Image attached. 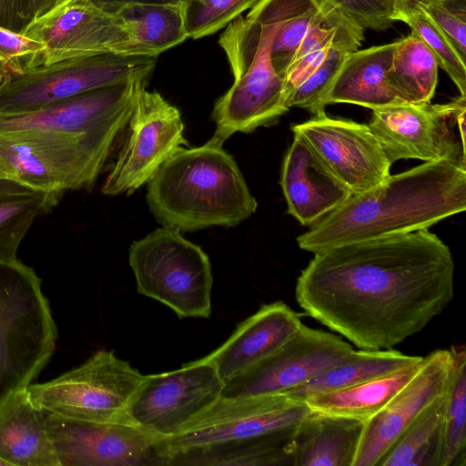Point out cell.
<instances>
[{"label":"cell","instance_id":"6da1fadb","mask_svg":"<svg viewBox=\"0 0 466 466\" xmlns=\"http://www.w3.org/2000/svg\"><path fill=\"white\" fill-rule=\"evenodd\" d=\"M454 261L428 228L314 254L296 283L304 312L360 350H390L451 302Z\"/></svg>","mask_w":466,"mask_h":466},{"label":"cell","instance_id":"7a4b0ae2","mask_svg":"<svg viewBox=\"0 0 466 466\" xmlns=\"http://www.w3.org/2000/svg\"><path fill=\"white\" fill-rule=\"evenodd\" d=\"M466 209V163L427 161L351 195L298 237L313 254L366 239L410 233Z\"/></svg>","mask_w":466,"mask_h":466},{"label":"cell","instance_id":"3957f363","mask_svg":"<svg viewBox=\"0 0 466 466\" xmlns=\"http://www.w3.org/2000/svg\"><path fill=\"white\" fill-rule=\"evenodd\" d=\"M223 143L181 148L147 182V203L163 225L179 232L234 227L253 215L258 202Z\"/></svg>","mask_w":466,"mask_h":466},{"label":"cell","instance_id":"277c9868","mask_svg":"<svg viewBox=\"0 0 466 466\" xmlns=\"http://www.w3.org/2000/svg\"><path fill=\"white\" fill-rule=\"evenodd\" d=\"M278 22L261 0L246 16L232 20L219 37L234 82L215 103L213 137L224 143L237 132L250 133L275 123L289 111L283 78L271 60Z\"/></svg>","mask_w":466,"mask_h":466},{"label":"cell","instance_id":"5b68a950","mask_svg":"<svg viewBox=\"0 0 466 466\" xmlns=\"http://www.w3.org/2000/svg\"><path fill=\"white\" fill-rule=\"evenodd\" d=\"M56 339L41 279L18 259L0 260V407L32 384Z\"/></svg>","mask_w":466,"mask_h":466},{"label":"cell","instance_id":"8992f818","mask_svg":"<svg viewBox=\"0 0 466 466\" xmlns=\"http://www.w3.org/2000/svg\"><path fill=\"white\" fill-rule=\"evenodd\" d=\"M149 77L98 88L15 114H0V136L47 135L75 138L108 159L122 138Z\"/></svg>","mask_w":466,"mask_h":466},{"label":"cell","instance_id":"52a82bcc","mask_svg":"<svg viewBox=\"0 0 466 466\" xmlns=\"http://www.w3.org/2000/svg\"><path fill=\"white\" fill-rule=\"evenodd\" d=\"M139 294L171 309L178 318H208L213 276L208 256L178 230L163 227L128 249Z\"/></svg>","mask_w":466,"mask_h":466},{"label":"cell","instance_id":"ba28073f","mask_svg":"<svg viewBox=\"0 0 466 466\" xmlns=\"http://www.w3.org/2000/svg\"><path fill=\"white\" fill-rule=\"evenodd\" d=\"M142 375L114 351L100 350L79 366L26 390L43 412L63 418L131 424L129 405L143 382Z\"/></svg>","mask_w":466,"mask_h":466},{"label":"cell","instance_id":"9c48e42d","mask_svg":"<svg viewBox=\"0 0 466 466\" xmlns=\"http://www.w3.org/2000/svg\"><path fill=\"white\" fill-rule=\"evenodd\" d=\"M156 56L102 54L43 65L0 82V114L31 111L80 94L149 77Z\"/></svg>","mask_w":466,"mask_h":466},{"label":"cell","instance_id":"30bf717a","mask_svg":"<svg viewBox=\"0 0 466 466\" xmlns=\"http://www.w3.org/2000/svg\"><path fill=\"white\" fill-rule=\"evenodd\" d=\"M180 111L158 92L140 93L130 116L116 159L102 186L106 196L130 195L187 146Z\"/></svg>","mask_w":466,"mask_h":466},{"label":"cell","instance_id":"8fae6325","mask_svg":"<svg viewBox=\"0 0 466 466\" xmlns=\"http://www.w3.org/2000/svg\"><path fill=\"white\" fill-rule=\"evenodd\" d=\"M224 387L216 368L202 358L178 370L146 375L127 416L131 424L167 439L211 408Z\"/></svg>","mask_w":466,"mask_h":466},{"label":"cell","instance_id":"7c38bea8","mask_svg":"<svg viewBox=\"0 0 466 466\" xmlns=\"http://www.w3.org/2000/svg\"><path fill=\"white\" fill-rule=\"evenodd\" d=\"M60 466L167 465L162 439L133 424L93 422L44 412Z\"/></svg>","mask_w":466,"mask_h":466},{"label":"cell","instance_id":"4fadbf2b","mask_svg":"<svg viewBox=\"0 0 466 466\" xmlns=\"http://www.w3.org/2000/svg\"><path fill=\"white\" fill-rule=\"evenodd\" d=\"M0 157L19 183L61 194L92 190L107 162L75 138L35 134L0 136Z\"/></svg>","mask_w":466,"mask_h":466},{"label":"cell","instance_id":"5bb4252c","mask_svg":"<svg viewBox=\"0 0 466 466\" xmlns=\"http://www.w3.org/2000/svg\"><path fill=\"white\" fill-rule=\"evenodd\" d=\"M23 35L45 46V65L102 54L146 56L119 18L94 0H62L35 17Z\"/></svg>","mask_w":466,"mask_h":466},{"label":"cell","instance_id":"9a60e30c","mask_svg":"<svg viewBox=\"0 0 466 466\" xmlns=\"http://www.w3.org/2000/svg\"><path fill=\"white\" fill-rule=\"evenodd\" d=\"M311 410L282 394L220 398L178 434L163 439L171 453L207 445L250 441L295 427Z\"/></svg>","mask_w":466,"mask_h":466},{"label":"cell","instance_id":"2e32d148","mask_svg":"<svg viewBox=\"0 0 466 466\" xmlns=\"http://www.w3.org/2000/svg\"><path fill=\"white\" fill-rule=\"evenodd\" d=\"M353 351L340 337L302 324L279 349L228 382L221 397L283 393L346 360Z\"/></svg>","mask_w":466,"mask_h":466},{"label":"cell","instance_id":"e0dca14e","mask_svg":"<svg viewBox=\"0 0 466 466\" xmlns=\"http://www.w3.org/2000/svg\"><path fill=\"white\" fill-rule=\"evenodd\" d=\"M456 98L447 104L399 102L372 110L368 124L389 162L454 159L466 163V152L452 126Z\"/></svg>","mask_w":466,"mask_h":466},{"label":"cell","instance_id":"ac0fdd59","mask_svg":"<svg viewBox=\"0 0 466 466\" xmlns=\"http://www.w3.org/2000/svg\"><path fill=\"white\" fill-rule=\"evenodd\" d=\"M335 177L357 195L384 182L390 163L368 125L328 116L324 110L291 126Z\"/></svg>","mask_w":466,"mask_h":466},{"label":"cell","instance_id":"d6986e66","mask_svg":"<svg viewBox=\"0 0 466 466\" xmlns=\"http://www.w3.org/2000/svg\"><path fill=\"white\" fill-rule=\"evenodd\" d=\"M450 365L449 350H436L424 357L413 378L364 422L352 466H379L410 422L445 391Z\"/></svg>","mask_w":466,"mask_h":466},{"label":"cell","instance_id":"ffe728a7","mask_svg":"<svg viewBox=\"0 0 466 466\" xmlns=\"http://www.w3.org/2000/svg\"><path fill=\"white\" fill-rule=\"evenodd\" d=\"M279 183L288 213L303 226H312L352 195L298 134L284 157Z\"/></svg>","mask_w":466,"mask_h":466},{"label":"cell","instance_id":"44dd1931","mask_svg":"<svg viewBox=\"0 0 466 466\" xmlns=\"http://www.w3.org/2000/svg\"><path fill=\"white\" fill-rule=\"evenodd\" d=\"M302 325L300 315L282 301L262 305L204 359L226 385L284 344Z\"/></svg>","mask_w":466,"mask_h":466},{"label":"cell","instance_id":"7402d4cb","mask_svg":"<svg viewBox=\"0 0 466 466\" xmlns=\"http://www.w3.org/2000/svg\"><path fill=\"white\" fill-rule=\"evenodd\" d=\"M397 41L346 55L319 107L348 103L370 108L404 102L388 79Z\"/></svg>","mask_w":466,"mask_h":466},{"label":"cell","instance_id":"603a6c76","mask_svg":"<svg viewBox=\"0 0 466 466\" xmlns=\"http://www.w3.org/2000/svg\"><path fill=\"white\" fill-rule=\"evenodd\" d=\"M0 457L9 466H60L44 412L25 390L0 407Z\"/></svg>","mask_w":466,"mask_h":466},{"label":"cell","instance_id":"cb8c5ba5","mask_svg":"<svg viewBox=\"0 0 466 466\" xmlns=\"http://www.w3.org/2000/svg\"><path fill=\"white\" fill-rule=\"evenodd\" d=\"M364 422L311 410L295 431L294 466H352Z\"/></svg>","mask_w":466,"mask_h":466},{"label":"cell","instance_id":"d4e9b609","mask_svg":"<svg viewBox=\"0 0 466 466\" xmlns=\"http://www.w3.org/2000/svg\"><path fill=\"white\" fill-rule=\"evenodd\" d=\"M297 425L250 441L177 451L169 454L167 465L294 466L293 439Z\"/></svg>","mask_w":466,"mask_h":466},{"label":"cell","instance_id":"484cf974","mask_svg":"<svg viewBox=\"0 0 466 466\" xmlns=\"http://www.w3.org/2000/svg\"><path fill=\"white\" fill-rule=\"evenodd\" d=\"M424 357L410 365L355 385L308 399L313 411L359 419L363 421L379 412L418 372Z\"/></svg>","mask_w":466,"mask_h":466},{"label":"cell","instance_id":"4316f807","mask_svg":"<svg viewBox=\"0 0 466 466\" xmlns=\"http://www.w3.org/2000/svg\"><path fill=\"white\" fill-rule=\"evenodd\" d=\"M390 350H359L346 360L326 370L309 381L283 393L288 400L304 403L308 399L347 388L366 380L384 375L420 360Z\"/></svg>","mask_w":466,"mask_h":466},{"label":"cell","instance_id":"83f0119b","mask_svg":"<svg viewBox=\"0 0 466 466\" xmlns=\"http://www.w3.org/2000/svg\"><path fill=\"white\" fill-rule=\"evenodd\" d=\"M114 14L146 56H156L188 38L183 0L127 3Z\"/></svg>","mask_w":466,"mask_h":466},{"label":"cell","instance_id":"f1b7e54d","mask_svg":"<svg viewBox=\"0 0 466 466\" xmlns=\"http://www.w3.org/2000/svg\"><path fill=\"white\" fill-rule=\"evenodd\" d=\"M63 195L0 179V260L17 259L20 243L34 221L50 212Z\"/></svg>","mask_w":466,"mask_h":466},{"label":"cell","instance_id":"f546056e","mask_svg":"<svg viewBox=\"0 0 466 466\" xmlns=\"http://www.w3.org/2000/svg\"><path fill=\"white\" fill-rule=\"evenodd\" d=\"M444 403L443 392L410 422L379 466H441Z\"/></svg>","mask_w":466,"mask_h":466},{"label":"cell","instance_id":"4dcf8cb0","mask_svg":"<svg viewBox=\"0 0 466 466\" xmlns=\"http://www.w3.org/2000/svg\"><path fill=\"white\" fill-rule=\"evenodd\" d=\"M438 69L433 53L410 33L397 41L388 79L404 102H431L438 84Z\"/></svg>","mask_w":466,"mask_h":466},{"label":"cell","instance_id":"1f68e13d","mask_svg":"<svg viewBox=\"0 0 466 466\" xmlns=\"http://www.w3.org/2000/svg\"><path fill=\"white\" fill-rule=\"evenodd\" d=\"M451 365L443 413V450L441 466H464L466 447V350L449 349Z\"/></svg>","mask_w":466,"mask_h":466},{"label":"cell","instance_id":"d6a6232c","mask_svg":"<svg viewBox=\"0 0 466 466\" xmlns=\"http://www.w3.org/2000/svg\"><path fill=\"white\" fill-rule=\"evenodd\" d=\"M278 22L271 46V60L283 76L307 31L320 13L323 0H261Z\"/></svg>","mask_w":466,"mask_h":466},{"label":"cell","instance_id":"836d02e7","mask_svg":"<svg viewBox=\"0 0 466 466\" xmlns=\"http://www.w3.org/2000/svg\"><path fill=\"white\" fill-rule=\"evenodd\" d=\"M364 39V29L352 25L342 30L330 46L328 56L319 68L290 96L289 107H301L312 114L320 109L319 103L335 78L346 55L358 50Z\"/></svg>","mask_w":466,"mask_h":466},{"label":"cell","instance_id":"e575fe53","mask_svg":"<svg viewBox=\"0 0 466 466\" xmlns=\"http://www.w3.org/2000/svg\"><path fill=\"white\" fill-rule=\"evenodd\" d=\"M402 22L411 29V33L423 41L433 53L439 67H441L459 88L461 96H466V66L449 37L424 12L413 14Z\"/></svg>","mask_w":466,"mask_h":466},{"label":"cell","instance_id":"d590c367","mask_svg":"<svg viewBox=\"0 0 466 466\" xmlns=\"http://www.w3.org/2000/svg\"><path fill=\"white\" fill-rule=\"evenodd\" d=\"M258 0H183L187 35L198 39L226 27Z\"/></svg>","mask_w":466,"mask_h":466},{"label":"cell","instance_id":"8d00e7d4","mask_svg":"<svg viewBox=\"0 0 466 466\" xmlns=\"http://www.w3.org/2000/svg\"><path fill=\"white\" fill-rule=\"evenodd\" d=\"M45 51L42 43L0 26V55L4 59L1 81L45 65Z\"/></svg>","mask_w":466,"mask_h":466},{"label":"cell","instance_id":"74e56055","mask_svg":"<svg viewBox=\"0 0 466 466\" xmlns=\"http://www.w3.org/2000/svg\"><path fill=\"white\" fill-rule=\"evenodd\" d=\"M361 28L386 30L395 22L394 0H326Z\"/></svg>","mask_w":466,"mask_h":466},{"label":"cell","instance_id":"f35d334b","mask_svg":"<svg viewBox=\"0 0 466 466\" xmlns=\"http://www.w3.org/2000/svg\"><path fill=\"white\" fill-rule=\"evenodd\" d=\"M466 58V0H431L423 10Z\"/></svg>","mask_w":466,"mask_h":466},{"label":"cell","instance_id":"ab89813d","mask_svg":"<svg viewBox=\"0 0 466 466\" xmlns=\"http://www.w3.org/2000/svg\"><path fill=\"white\" fill-rule=\"evenodd\" d=\"M35 18L33 0H0V26L24 34Z\"/></svg>","mask_w":466,"mask_h":466},{"label":"cell","instance_id":"60d3db41","mask_svg":"<svg viewBox=\"0 0 466 466\" xmlns=\"http://www.w3.org/2000/svg\"><path fill=\"white\" fill-rule=\"evenodd\" d=\"M431 0H394V20L403 21L406 17L423 11Z\"/></svg>","mask_w":466,"mask_h":466},{"label":"cell","instance_id":"b9f144b4","mask_svg":"<svg viewBox=\"0 0 466 466\" xmlns=\"http://www.w3.org/2000/svg\"><path fill=\"white\" fill-rule=\"evenodd\" d=\"M465 114H466V96H459L456 97V106L453 112V120L457 125L460 139L462 147L465 149Z\"/></svg>","mask_w":466,"mask_h":466},{"label":"cell","instance_id":"7bdbcfd3","mask_svg":"<svg viewBox=\"0 0 466 466\" xmlns=\"http://www.w3.org/2000/svg\"><path fill=\"white\" fill-rule=\"evenodd\" d=\"M96 4L105 9L106 11H108L110 13H114L118 7L121 5L132 3V2H137V3H160V2H168L170 0H94Z\"/></svg>","mask_w":466,"mask_h":466},{"label":"cell","instance_id":"ee69618b","mask_svg":"<svg viewBox=\"0 0 466 466\" xmlns=\"http://www.w3.org/2000/svg\"><path fill=\"white\" fill-rule=\"evenodd\" d=\"M62 0H33V11L35 17L39 16Z\"/></svg>","mask_w":466,"mask_h":466},{"label":"cell","instance_id":"f6af8a7d","mask_svg":"<svg viewBox=\"0 0 466 466\" xmlns=\"http://www.w3.org/2000/svg\"><path fill=\"white\" fill-rule=\"evenodd\" d=\"M0 179H11L17 181L15 170L0 157ZM18 182V181H17Z\"/></svg>","mask_w":466,"mask_h":466},{"label":"cell","instance_id":"bcb514c9","mask_svg":"<svg viewBox=\"0 0 466 466\" xmlns=\"http://www.w3.org/2000/svg\"><path fill=\"white\" fill-rule=\"evenodd\" d=\"M3 75H4V59H3L2 56L0 55V81L3 78Z\"/></svg>","mask_w":466,"mask_h":466},{"label":"cell","instance_id":"7dc6e473","mask_svg":"<svg viewBox=\"0 0 466 466\" xmlns=\"http://www.w3.org/2000/svg\"><path fill=\"white\" fill-rule=\"evenodd\" d=\"M0 466H9L8 463L0 457Z\"/></svg>","mask_w":466,"mask_h":466}]
</instances>
